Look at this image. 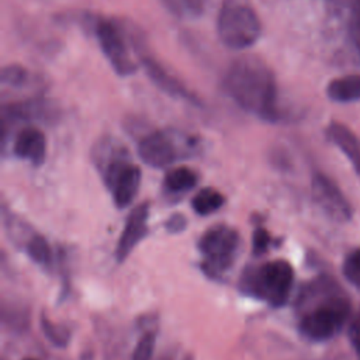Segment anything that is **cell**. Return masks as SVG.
I'll use <instances>...</instances> for the list:
<instances>
[{
	"label": "cell",
	"instance_id": "obj_1",
	"mask_svg": "<svg viewBox=\"0 0 360 360\" xmlns=\"http://www.w3.org/2000/svg\"><path fill=\"white\" fill-rule=\"evenodd\" d=\"M224 89L242 110L269 122L280 120L276 77L262 59L243 56L233 60L224 76Z\"/></svg>",
	"mask_w": 360,
	"mask_h": 360
},
{
	"label": "cell",
	"instance_id": "obj_2",
	"mask_svg": "<svg viewBox=\"0 0 360 360\" xmlns=\"http://www.w3.org/2000/svg\"><path fill=\"white\" fill-rule=\"evenodd\" d=\"M308 308L300 319V330L311 340L322 342L335 336L350 314V302L339 285L328 278L312 283L301 297Z\"/></svg>",
	"mask_w": 360,
	"mask_h": 360
},
{
	"label": "cell",
	"instance_id": "obj_3",
	"mask_svg": "<svg viewBox=\"0 0 360 360\" xmlns=\"http://www.w3.org/2000/svg\"><path fill=\"white\" fill-rule=\"evenodd\" d=\"M96 163L104 184L111 193L112 201L118 208L128 207L141 186V169L134 165L128 152L121 145L103 142L96 153Z\"/></svg>",
	"mask_w": 360,
	"mask_h": 360
},
{
	"label": "cell",
	"instance_id": "obj_4",
	"mask_svg": "<svg viewBox=\"0 0 360 360\" xmlns=\"http://www.w3.org/2000/svg\"><path fill=\"white\" fill-rule=\"evenodd\" d=\"M294 270L285 260H271L259 267L246 269L239 288L243 294L267 301L271 307H283L291 292Z\"/></svg>",
	"mask_w": 360,
	"mask_h": 360
},
{
	"label": "cell",
	"instance_id": "obj_5",
	"mask_svg": "<svg viewBox=\"0 0 360 360\" xmlns=\"http://www.w3.org/2000/svg\"><path fill=\"white\" fill-rule=\"evenodd\" d=\"M217 32L226 48L243 51L259 39L262 24L250 6L238 0H226L218 13Z\"/></svg>",
	"mask_w": 360,
	"mask_h": 360
},
{
	"label": "cell",
	"instance_id": "obj_6",
	"mask_svg": "<svg viewBox=\"0 0 360 360\" xmlns=\"http://www.w3.org/2000/svg\"><path fill=\"white\" fill-rule=\"evenodd\" d=\"M200 146L195 136L176 129H159L143 136L138 143V156L150 167L162 169L190 158Z\"/></svg>",
	"mask_w": 360,
	"mask_h": 360
},
{
	"label": "cell",
	"instance_id": "obj_7",
	"mask_svg": "<svg viewBox=\"0 0 360 360\" xmlns=\"http://www.w3.org/2000/svg\"><path fill=\"white\" fill-rule=\"evenodd\" d=\"M238 249L239 233L236 229L224 224L208 228L198 240L202 271L211 278L221 277L232 267Z\"/></svg>",
	"mask_w": 360,
	"mask_h": 360
},
{
	"label": "cell",
	"instance_id": "obj_8",
	"mask_svg": "<svg viewBox=\"0 0 360 360\" xmlns=\"http://www.w3.org/2000/svg\"><path fill=\"white\" fill-rule=\"evenodd\" d=\"M93 34L101 52L118 76H131L136 72L138 63L132 58L128 38L124 28L111 18L97 17L91 20Z\"/></svg>",
	"mask_w": 360,
	"mask_h": 360
},
{
	"label": "cell",
	"instance_id": "obj_9",
	"mask_svg": "<svg viewBox=\"0 0 360 360\" xmlns=\"http://www.w3.org/2000/svg\"><path fill=\"white\" fill-rule=\"evenodd\" d=\"M312 195L316 204L335 221H349L352 207L339 187L325 174L316 173L312 177Z\"/></svg>",
	"mask_w": 360,
	"mask_h": 360
},
{
	"label": "cell",
	"instance_id": "obj_10",
	"mask_svg": "<svg viewBox=\"0 0 360 360\" xmlns=\"http://www.w3.org/2000/svg\"><path fill=\"white\" fill-rule=\"evenodd\" d=\"M141 63H142L146 75L149 76L150 82L158 89H160L162 91H165L166 94H169L172 97L186 100L187 103L194 104V105H201V100L198 98V96L194 91H191L176 76H173L160 62H158L156 59H153L149 55H142Z\"/></svg>",
	"mask_w": 360,
	"mask_h": 360
},
{
	"label": "cell",
	"instance_id": "obj_11",
	"mask_svg": "<svg viewBox=\"0 0 360 360\" xmlns=\"http://www.w3.org/2000/svg\"><path fill=\"white\" fill-rule=\"evenodd\" d=\"M148 218H149V202L138 204L127 217L124 229L120 235L118 243L114 250V256L118 263H122L129 256L132 249L148 233Z\"/></svg>",
	"mask_w": 360,
	"mask_h": 360
},
{
	"label": "cell",
	"instance_id": "obj_12",
	"mask_svg": "<svg viewBox=\"0 0 360 360\" xmlns=\"http://www.w3.org/2000/svg\"><path fill=\"white\" fill-rule=\"evenodd\" d=\"M13 153L20 159L30 160L34 166L42 165L46 155V139L44 132L35 127L22 128L14 138Z\"/></svg>",
	"mask_w": 360,
	"mask_h": 360
},
{
	"label": "cell",
	"instance_id": "obj_13",
	"mask_svg": "<svg viewBox=\"0 0 360 360\" xmlns=\"http://www.w3.org/2000/svg\"><path fill=\"white\" fill-rule=\"evenodd\" d=\"M55 115V108L46 100H28L21 103H13L3 105V118L22 120V121H37L49 120Z\"/></svg>",
	"mask_w": 360,
	"mask_h": 360
},
{
	"label": "cell",
	"instance_id": "obj_14",
	"mask_svg": "<svg viewBox=\"0 0 360 360\" xmlns=\"http://www.w3.org/2000/svg\"><path fill=\"white\" fill-rule=\"evenodd\" d=\"M328 136L346 155L357 174H360V142L357 136L346 125L339 122L329 125Z\"/></svg>",
	"mask_w": 360,
	"mask_h": 360
},
{
	"label": "cell",
	"instance_id": "obj_15",
	"mask_svg": "<svg viewBox=\"0 0 360 360\" xmlns=\"http://www.w3.org/2000/svg\"><path fill=\"white\" fill-rule=\"evenodd\" d=\"M328 96L333 101L349 103L360 98V76L350 75L335 79L328 86Z\"/></svg>",
	"mask_w": 360,
	"mask_h": 360
},
{
	"label": "cell",
	"instance_id": "obj_16",
	"mask_svg": "<svg viewBox=\"0 0 360 360\" xmlns=\"http://www.w3.org/2000/svg\"><path fill=\"white\" fill-rule=\"evenodd\" d=\"M197 181L198 176L193 169L187 166H179L170 169L166 173L163 179V187L172 194H179L191 190L197 184Z\"/></svg>",
	"mask_w": 360,
	"mask_h": 360
},
{
	"label": "cell",
	"instance_id": "obj_17",
	"mask_svg": "<svg viewBox=\"0 0 360 360\" xmlns=\"http://www.w3.org/2000/svg\"><path fill=\"white\" fill-rule=\"evenodd\" d=\"M24 248L32 262H35L37 264L42 266L46 270H49L52 267V263H53L52 249L44 236L37 235V233L31 235L24 242Z\"/></svg>",
	"mask_w": 360,
	"mask_h": 360
},
{
	"label": "cell",
	"instance_id": "obj_18",
	"mask_svg": "<svg viewBox=\"0 0 360 360\" xmlns=\"http://www.w3.org/2000/svg\"><path fill=\"white\" fill-rule=\"evenodd\" d=\"M225 202L222 193L212 187H205L200 190L191 200V207L198 215H210L218 211Z\"/></svg>",
	"mask_w": 360,
	"mask_h": 360
},
{
	"label": "cell",
	"instance_id": "obj_19",
	"mask_svg": "<svg viewBox=\"0 0 360 360\" xmlns=\"http://www.w3.org/2000/svg\"><path fill=\"white\" fill-rule=\"evenodd\" d=\"M166 8L181 18H191L202 11V0H162Z\"/></svg>",
	"mask_w": 360,
	"mask_h": 360
},
{
	"label": "cell",
	"instance_id": "obj_20",
	"mask_svg": "<svg viewBox=\"0 0 360 360\" xmlns=\"http://www.w3.org/2000/svg\"><path fill=\"white\" fill-rule=\"evenodd\" d=\"M41 328H42V332L45 335V338L55 346L58 347H63L68 345L69 342V330L65 329L63 326L60 325H55L52 323V321L42 312L41 314Z\"/></svg>",
	"mask_w": 360,
	"mask_h": 360
},
{
	"label": "cell",
	"instance_id": "obj_21",
	"mask_svg": "<svg viewBox=\"0 0 360 360\" xmlns=\"http://www.w3.org/2000/svg\"><path fill=\"white\" fill-rule=\"evenodd\" d=\"M28 70L21 65H7L1 69V83L10 87H21L28 82Z\"/></svg>",
	"mask_w": 360,
	"mask_h": 360
},
{
	"label": "cell",
	"instance_id": "obj_22",
	"mask_svg": "<svg viewBox=\"0 0 360 360\" xmlns=\"http://www.w3.org/2000/svg\"><path fill=\"white\" fill-rule=\"evenodd\" d=\"M343 274L349 283L360 290V249L352 252L345 259Z\"/></svg>",
	"mask_w": 360,
	"mask_h": 360
},
{
	"label": "cell",
	"instance_id": "obj_23",
	"mask_svg": "<svg viewBox=\"0 0 360 360\" xmlns=\"http://www.w3.org/2000/svg\"><path fill=\"white\" fill-rule=\"evenodd\" d=\"M156 336L152 332H145L138 340L131 360H150L155 350Z\"/></svg>",
	"mask_w": 360,
	"mask_h": 360
},
{
	"label": "cell",
	"instance_id": "obj_24",
	"mask_svg": "<svg viewBox=\"0 0 360 360\" xmlns=\"http://www.w3.org/2000/svg\"><path fill=\"white\" fill-rule=\"evenodd\" d=\"M271 245V236L264 228H256L252 238V248L255 255H263Z\"/></svg>",
	"mask_w": 360,
	"mask_h": 360
},
{
	"label": "cell",
	"instance_id": "obj_25",
	"mask_svg": "<svg viewBox=\"0 0 360 360\" xmlns=\"http://www.w3.org/2000/svg\"><path fill=\"white\" fill-rule=\"evenodd\" d=\"M349 34L354 46L360 52V3H357L352 11L350 22H349Z\"/></svg>",
	"mask_w": 360,
	"mask_h": 360
},
{
	"label": "cell",
	"instance_id": "obj_26",
	"mask_svg": "<svg viewBox=\"0 0 360 360\" xmlns=\"http://www.w3.org/2000/svg\"><path fill=\"white\" fill-rule=\"evenodd\" d=\"M349 338H350V342H352L353 347L356 349V352L360 357V309L353 316V321H352L350 328H349Z\"/></svg>",
	"mask_w": 360,
	"mask_h": 360
},
{
	"label": "cell",
	"instance_id": "obj_27",
	"mask_svg": "<svg viewBox=\"0 0 360 360\" xmlns=\"http://www.w3.org/2000/svg\"><path fill=\"white\" fill-rule=\"evenodd\" d=\"M187 225V219L183 214H173L170 215L166 222H165V228L167 232H181Z\"/></svg>",
	"mask_w": 360,
	"mask_h": 360
},
{
	"label": "cell",
	"instance_id": "obj_28",
	"mask_svg": "<svg viewBox=\"0 0 360 360\" xmlns=\"http://www.w3.org/2000/svg\"><path fill=\"white\" fill-rule=\"evenodd\" d=\"M24 360H35V359H24Z\"/></svg>",
	"mask_w": 360,
	"mask_h": 360
}]
</instances>
